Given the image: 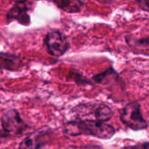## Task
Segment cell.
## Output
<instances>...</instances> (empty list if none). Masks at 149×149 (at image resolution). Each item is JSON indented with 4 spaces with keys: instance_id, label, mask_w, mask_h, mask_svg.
Wrapping results in <instances>:
<instances>
[{
    "instance_id": "obj_1",
    "label": "cell",
    "mask_w": 149,
    "mask_h": 149,
    "mask_svg": "<svg viewBox=\"0 0 149 149\" xmlns=\"http://www.w3.org/2000/svg\"><path fill=\"white\" fill-rule=\"evenodd\" d=\"M64 132L70 136L90 135L99 139L109 140L114 136L113 126L105 122L91 121H70L64 126Z\"/></svg>"
},
{
    "instance_id": "obj_2",
    "label": "cell",
    "mask_w": 149,
    "mask_h": 149,
    "mask_svg": "<svg viewBox=\"0 0 149 149\" xmlns=\"http://www.w3.org/2000/svg\"><path fill=\"white\" fill-rule=\"evenodd\" d=\"M72 121H91L105 122L112 117V111L106 104L88 102L77 105L71 111Z\"/></svg>"
},
{
    "instance_id": "obj_3",
    "label": "cell",
    "mask_w": 149,
    "mask_h": 149,
    "mask_svg": "<svg viewBox=\"0 0 149 149\" xmlns=\"http://www.w3.org/2000/svg\"><path fill=\"white\" fill-rule=\"evenodd\" d=\"M120 119L124 125L134 131L145 130L148 126L142 114L140 103L137 101L131 102L123 108Z\"/></svg>"
},
{
    "instance_id": "obj_4",
    "label": "cell",
    "mask_w": 149,
    "mask_h": 149,
    "mask_svg": "<svg viewBox=\"0 0 149 149\" xmlns=\"http://www.w3.org/2000/svg\"><path fill=\"white\" fill-rule=\"evenodd\" d=\"M1 125L2 130L9 135L19 136L29 128V125L20 117L16 109H8L1 116Z\"/></svg>"
},
{
    "instance_id": "obj_5",
    "label": "cell",
    "mask_w": 149,
    "mask_h": 149,
    "mask_svg": "<svg viewBox=\"0 0 149 149\" xmlns=\"http://www.w3.org/2000/svg\"><path fill=\"white\" fill-rule=\"evenodd\" d=\"M44 44L46 47L48 53L56 58L64 55L70 47L67 36L59 31L48 32L45 36Z\"/></svg>"
},
{
    "instance_id": "obj_6",
    "label": "cell",
    "mask_w": 149,
    "mask_h": 149,
    "mask_svg": "<svg viewBox=\"0 0 149 149\" xmlns=\"http://www.w3.org/2000/svg\"><path fill=\"white\" fill-rule=\"evenodd\" d=\"M52 130L43 127L25 137L20 143L18 149H41L46 145L51 138Z\"/></svg>"
},
{
    "instance_id": "obj_7",
    "label": "cell",
    "mask_w": 149,
    "mask_h": 149,
    "mask_svg": "<svg viewBox=\"0 0 149 149\" xmlns=\"http://www.w3.org/2000/svg\"><path fill=\"white\" fill-rule=\"evenodd\" d=\"M28 0H15V4L7 12L6 15L7 23L16 20L23 26H29L31 23L30 15L28 14Z\"/></svg>"
},
{
    "instance_id": "obj_8",
    "label": "cell",
    "mask_w": 149,
    "mask_h": 149,
    "mask_svg": "<svg viewBox=\"0 0 149 149\" xmlns=\"http://www.w3.org/2000/svg\"><path fill=\"white\" fill-rule=\"evenodd\" d=\"M127 45L131 52L137 55L149 56V37H140L133 34L125 36Z\"/></svg>"
},
{
    "instance_id": "obj_9",
    "label": "cell",
    "mask_w": 149,
    "mask_h": 149,
    "mask_svg": "<svg viewBox=\"0 0 149 149\" xmlns=\"http://www.w3.org/2000/svg\"><path fill=\"white\" fill-rule=\"evenodd\" d=\"M23 66L21 58L10 52H0V70L18 71Z\"/></svg>"
},
{
    "instance_id": "obj_10",
    "label": "cell",
    "mask_w": 149,
    "mask_h": 149,
    "mask_svg": "<svg viewBox=\"0 0 149 149\" xmlns=\"http://www.w3.org/2000/svg\"><path fill=\"white\" fill-rule=\"evenodd\" d=\"M54 4L63 11L69 13H78L83 7L81 0H53Z\"/></svg>"
},
{
    "instance_id": "obj_11",
    "label": "cell",
    "mask_w": 149,
    "mask_h": 149,
    "mask_svg": "<svg viewBox=\"0 0 149 149\" xmlns=\"http://www.w3.org/2000/svg\"><path fill=\"white\" fill-rule=\"evenodd\" d=\"M119 78V76L112 67H110L106 71L99 74H95L92 79L96 83L100 84H109L112 82H115L117 79Z\"/></svg>"
},
{
    "instance_id": "obj_12",
    "label": "cell",
    "mask_w": 149,
    "mask_h": 149,
    "mask_svg": "<svg viewBox=\"0 0 149 149\" xmlns=\"http://www.w3.org/2000/svg\"><path fill=\"white\" fill-rule=\"evenodd\" d=\"M121 149H149V141L148 142L140 143L134 146H125Z\"/></svg>"
},
{
    "instance_id": "obj_13",
    "label": "cell",
    "mask_w": 149,
    "mask_h": 149,
    "mask_svg": "<svg viewBox=\"0 0 149 149\" xmlns=\"http://www.w3.org/2000/svg\"><path fill=\"white\" fill-rule=\"evenodd\" d=\"M137 2L140 10L149 13V0H137Z\"/></svg>"
},
{
    "instance_id": "obj_14",
    "label": "cell",
    "mask_w": 149,
    "mask_h": 149,
    "mask_svg": "<svg viewBox=\"0 0 149 149\" xmlns=\"http://www.w3.org/2000/svg\"><path fill=\"white\" fill-rule=\"evenodd\" d=\"M9 138H10V136L3 130H0V144L5 142Z\"/></svg>"
},
{
    "instance_id": "obj_15",
    "label": "cell",
    "mask_w": 149,
    "mask_h": 149,
    "mask_svg": "<svg viewBox=\"0 0 149 149\" xmlns=\"http://www.w3.org/2000/svg\"><path fill=\"white\" fill-rule=\"evenodd\" d=\"M81 149H105L99 145H94V144H89L83 146Z\"/></svg>"
},
{
    "instance_id": "obj_16",
    "label": "cell",
    "mask_w": 149,
    "mask_h": 149,
    "mask_svg": "<svg viewBox=\"0 0 149 149\" xmlns=\"http://www.w3.org/2000/svg\"><path fill=\"white\" fill-rule=\"evenodd\" d=\"M96 1H99L100 3H105V4H106V3H111L112 1V0H96Z\"/></svg>"
},
{
    "instance_id": "obj_17",
    "label": "cell",
    "mask_w": 149,
    "mask_h": 149,
    "mask_svg": "<svg viewBox=\"0 0 149 149\" xmlns=\"http://www.w3.org/2000/svg\"><path fill=\"white\" fill-rule=\"evenodd\" d=\"M0 103H1V97H0Z\"/></svg>"
}]
</instances>
